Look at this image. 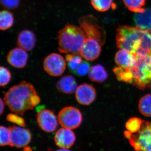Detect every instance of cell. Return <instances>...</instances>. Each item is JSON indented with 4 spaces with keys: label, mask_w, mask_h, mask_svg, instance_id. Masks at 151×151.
<instances>
[{
    "label": "cell",
    "mask_w": 151,
    "mask_h": 151,
    "mask_svg": "<svg viewBox=\"0 0 151 151\" xmlns=\"http://www.w3.org/2000/svg\"><path fill=\"white\" fill-rule=\"evenodd\" d=\"M4 100L12 112L20 116H24L27 111L33 109L40 102L33 85L24 81L5 93Z\"/></svg>",
    "instance_id": "cell-1"
},
{
    "label": "cell",
    "mask_w": 151,
    "mask_h": 151,
    "mask_svg": "<svg viewBox=\"0 0 151 151\" xmlns=\"http://www.w3.org/2000/svg\"><path fill=\"white\" fill-rule=\"evenodd\" d=\"M86 39V35L80 27L68 24L58 34V50L66 54H80Z\"/></svg>",
    "instance_id": "cell-2"
},
{
    "label": "cell",
    "mask_w": 151,
    "mask_h": 151,
    "mask_svg": "<svg viewBox=\"0 0 151 151\" xmlns=\"http://www.w3.org/2000/svg\"><path fill=\"white\" fill-rule=\"evenodd\" d=\"M144 29L138 27L122 26L117 29L116 43L120 49H125L136 54L144 35Z\"/></svg>",
    "instance_id": "cell-3"
},
{
    "label": "cell",
    "mask_w": 151,
    "mask_h": 151,
    "mask_svg": "<svg viewBox=\"0 0 151 151\" xmlns=\"http://www.w3.org/2000/svg\"><path fill=\"white\" fill-rule=\"evenodd\" d=\"M136 55V63L129 68L132 75V84L142 90L151 88V53Z\"/></svg>",
    "instance_id": "cell-4"
},
{
    "label": "cell",
    "mask_w": 151,
    "mask_h": 151,
    "mask_svg": "<svg viewBox=\"0 0 151 151\" xmlns=\"http://www.w3.org/2000/svg\"><path fill=\"white\" fill-rule=\"evenodd\" d=\"M134 151H151V123L144 121L141 129L135 134L124 132Z\"/></svg>",
    "instance_id": "cell-5"
},
{
    "label": "cell",
    "mask_w": 151,
    "mask_h": 151,
    "mask_svg": "<svg viewBox=\"0 0 151 151\" xmlns=\"http://www.w3.org/2000/svg\"><path fill=\"white\" fill-rule=\"evenodd\" d=\"M78 22L80 27L86 35V38L96 40L102 45L105 43L106 32L95 17L92 15L81 17L78 20Z\"/></svg>",
    "instance_id": "cell-6"
},
{
    "label": "cell",
    "mask_w": 151,
    "mask_h": 151,
    "mask_svg": "<svg viewBox=\"0 0 151 151\" xmlns=\"http://www.w3.org/2000/svg\"><path fill=\"white\" fill-rule=\"evenodd\" d=\"M82 120L83 117L80 110L72 106L63 108L58 114L60 124L63 127L71 130L79 127Z\"/></svg>",
    "instance_id": "cell-7"
},
{
    "label": "cell",
    "mask_w": 151,
    "mask_h": 151,
    "mask_svg": "<svg viewBox=\"0 0 151 151\" xmlns=\"http://www.w3.org/2000/svg\"><path fill=\"white\" fill-rule=\"evenodd\" d=\"M66 63L62 55L56 53H52L45 58L43 61L44 70L49 75L59 76L64 73Z\"/></svg>",
    "instance_id": "cell-8"
},
{
    "label": "cell",
    "mask_w": 151,
    "mask_h": 151,
    "mask_svg": "<svg viewBox=\"0 0 151 151\" xmlns=\"http://www.w3.org/2000/svg\"><path fill=\"white\" fill-rule=\"evenodd\" d=\"M37 120L41 129L48 133L54 132L59 122L54 113L47 109L40 110L37 115Z\"/></svg>",
    "instance_id": "cell-9"
},
{
    "label": "cell",
    "mask_w": 151,
    "mask_h": 151,
    "mask_svg": "<svg viewBox=\"0 0 151 151\" xmlns=\"http://www.w3.org/2000/svg\"><path fill=\"white\" fill-rule=\"evenodd\" d=\"M11 133L10 145L17 148L26 147L31 141L32 135L29 130L21 127H9Z\"/></svg>",
    "instance_id": "cell-10"
},
{
    "label": "cell",
    "mask_w": 151,
    "mask_h": 151,
    "mask_svg": "<svg viewBox=\"0 0 151 151\" xmlns=\"http://www.w3.org/2000/svg\"><path fill=\"white\" fill-rule=\"evenodd\" d=\"M102 46L101 44L96 40L86 38L80 55L86 60L93 61L100 56Z\"/></svg>",
    "instance_id": "cell-11"
},
{
    "label": "cell",
    "mask_w": 151,
    "mask_h": 151,
    "mask_svg": "<svg viewBox=\"0 0 151 151\" xmlns=\"http://www.w3.org/2000/svg\"><path fill=\"white\" fill-rule=\"evenodd\" d=\"M97 96L96 90L92 85L83 84L78 86L75 92L76 98L81 105H88L92 104Z\"/></svg>",
    "instance_id": "cell-12"
},
{
    "label": "cell",
    "mask_w": 151,
    "mask_h": 151,
    "mask_svg": "<svg viewBox=\"0 0 151 151\" xmlns=\"http://www.w3.org/2000/svg\"><path fill=\"white\" fill-rule=\"evenodd\" d=\"M76 139L72 130L64 127L58 130L54 136L55 144L60 148L69 149L73 145Z\"/></svg>",
    "instance_id": "cell-13"
},
{
    "label": "cell",
    "mask_w": 151,
    "mask_h": 151,
    "mask_svg": "<svg viewBox=\"0 0 151 151\" xmlns=\"http://www.w3.org/2000/svg\"><path fill=\"white\" fill-rule=\"evenodd\" d=\"M28 55L26 51L20 47H17L10 50L7 56L9 64L16 68H24L27 63Z\"/></svg>",
    "instance_id": "cell-14"
},
{
    "label": "cell",
    "mask_w": 151,
    "mask_h": 151,
    "mask_svg": "<svg viewBox=\"0 0 151 151\" xmlns=\"http://www.w3.org/2000/svg\"><path fill=\"white\" fill-rule=\"evenodd\" d=\"M36 38L34 33L29 30H24L19 34L17 38V46L26 51H29L34 48Z\"/></svg>",
    "instance_id": "cell-15"
},
{
    "label": "cell",
    "mask_w": 151,
    "mask_h": 151,
    "mask_svg": "<svg viewBox=\"0 0 151 151\" xmlns=\"http://www.w3.org/2000/svg\"><path fill=\"white\" fill-rule=\"evenodd\" d=\"M115 59L119 67L125 68L133 67L137 61L136 55L125 49H120L117 52Z\"/></svg>",
    "instance_id": "cell-16"
},
{
    "label": "cell",
    "mask_w": 151,
    "mask_h": 151,
    "mask_svg": "<svg viewBox=\"0 0 151 151\" xmlns=\"http://www.w3.org/2000/svg\"><path fill=\"white\" fill-rule=\"evenodd\" d=\"M77 87L75 78L71 75L63 76L56 84L58 90L60 93L66 94H71L75 93Z\"/></svg>",
    "instance_id": "cell-17"
},
{
    "label": "cell",
    "mask_w": 151,
    "mask_h": 151,
    "mask_svg": "<svg viewBox=\"0 0 151 151\" xmlns=\"http://www.w3.org/2000/svg\"><path fill=\"white\" fill-rule=\"evenodd\" d=\"M134 20L137 27L142 29L151 30V8L142 13H136Z\"/></svg>",
    "instance_id": "cell-18"
},
{
    "label": "cell",
    "mask_w": 151,
    "mask_h": 151,
    "mask_svg": "<svg viewBox=\"0 0 151 151\" xmlns=\"http://www.w3.org/2000/svg\"><path fill=\"white\" fill-rule=\"evenodd\" d=\"M88 76L90 80L94 82H104L108 78V73L105 68L100 64L93 65L90 68Z\"/></svg>",
    "instance_id": "cell-19"
},
{
    "label": "cell",
    "mask_w": 151,
    "mask_h": 151,
    "mask_svg": "<svg viewBox=\"0 0 151 151\" xmlns=\"http://www.w3.org/2000/svg\"><path fill=\"white\" fill-rule=\"evenodd\" d=\"M151 53V30L144 29V35L139 47L135 55Z\"/></svg>",
    "instance_id": "cell-20"
},
{
    "label": "cell",
    "mask_w": 151,
    "mask_h": 151,
    "mask_svg": "<svg viewBox=\"0 0 151 151\" xmlns=\"http://www.w3.org/2000/svg\"><path fill=\"white\" fill-rule=\"evenodd\" d=\"M14 23L13 14L9 11L3 10L0 13V29L5 31L12 27Z\"/></svg>",
    "instance_id": "cell-21"
},
{
    "label": "cell",
    "mask_w": 151,
    "mask_h": 151,
    "mask_svg": "<svg viewBox=\"0 0 151 151\" xmlns=\"http://www.w3.org/2000/svg\"><path fill=\"white\" fill-rule=\"evenodd\" d=\"M127 9L136 13H142L145 9L143 8L146 4V0H123Z\"/></svg>",
    "instance_id": "cell-22"
},
{
    "label": "cell",
    "mask_w": 151,
    "mask_h": 151,
    "mask_svg": "<svg viewBox=\"0 0 151 151\" xmlns=\"http://www.w3.org/2000/svg\"><path fill=\"white\" fill-rule=\"evenodd\" d=\"M140 112L144 116L151 117V94H148L142 97L139 103Z\"/></svg>",
    "instance_id": "cell-23"
},
{
    "label": "cell",
    "mask_w": 151,
    "mask_h": 151,
    "mask_svg": "<svg viewBox=\"0 0 151 151\" xmlns=\"http://www.w3.org/2000/svg\"><path fill=\"white\" fill-rule=\"evenodd\" d=\"M65 60L68 62V66L71 73L75 74L76 69L82 62V57L80 54L68 53L65 55Z\"/></svg>",
    "instance_id": "cell-24"
},
{
    "label": "cell",
    "mask_w": 151,
    "mask_h": 151,
    "mask_svg": "<svg viewBox=\"0 0 151 151\" xmlns=\"http://www.w3.org/2000/svg\"><path fill=\"white\" fill-rule=\"evenodd\" d=\"M113 71L119 81L127 83H132V75L129 68H125L122 67H116Z\"/></svg>",
    "instance_id": "cell-25"
},
{
    "label": "cell",
    "mask_w": 151,
    "mask_h": 151,
    "mask_svg": "<svg viewBox=\"0 0 151 151\" xmlns=\"http://www.w3.org/2000/svg\"><path fill=\"white\" fill-rule=\"evenodd\" d=\"M144 121L138 118H132L126 124V129L131 134H135L141 129Z\"/></svg>",
    "instance_id": "cell-26"
},
{
    "label": "cell",
    "mask_w": 151,
    "mask_h": 151,
    "mask_svg": "<svg viewBox=\"0 0 151 151\" xmlns=\"http://www.w3.org/2000/svg\"><path fill=\"white\" fill-rule=\"evenodd\" d=\"M113 0H91V4L96 10L105 12L111 8Z\"/></svg>",
    "instance_id": "cell-27"
},
{
    "label": "cell",
    "mask_w": 151,
    "mask_h": 151,
    "mask_svg": "<svg viewBox=\"0 0 151 151\" xmlns=\"http://www.w3.org/2000/svg\"><path fill=\"white\" fill-rule=\"evenodd\" d=\"M0 145L1 146L10 145L11 133L9 128L1 126L0 128Z\"/></svg>",
    "instance_id": "cell-28"
},
{
    "label": "cell",
    "mask_w": 151,
    "mask_h": 151,
    "mask_svg": "<svg viewBox=\"0 0 151 151\" xmlns=\"http://www.w3.org/2000/svg\"><path fill=\"white\" fill-rule=\"evenodd\" d=\"M12 78V74L8 68L4 66L0 68V85L4 86L9 83Z\"/></svg>",
    "instance_id": "cell-29"
},
{
    "label": "cell",
    "mask_w": 151,
    "mask_h": 151,
    "mask_svg": "<svg viewBox=\"0 0 151 151\" xmlns=\"http://www.w3.org/2000/svg\"><path fill=\"white\" fill-rule=\"evenodd\" d=\"M16 113H9L7 115L6 119L9 122L17 124L19 127H25L26 124L24 119Z\"/></svg>",
    "instance_id": "cell-30"
},
{
    "label": "cell",
    "mask_w": 151,
    "mask_h": 151,
    "mask_svg": "<svg viewBox=\"0 0 151 151\" xmlns=\"http://www.w3.org/2000/svg\"><path fill=\"white\" fill-rule=\"evenodd\" d=\"M90 65L89 63L86 61H82L76 69L75 74L79 76H83L89 73Z\"/></svg>",
    "instance_id": "cell-31"
},
{
    "label": "cell",
    "mask_w": 151,
    "mask_h": 151,
    "mask_svg": "<svg viewBox=\"0 0 151 151\" xmlns=\"http://www.w3.org/2000/svg\"><path fill=\"white\" fill-rule=\"evenodd\" d=\"M20 0H1V5L8 9H14L19 5Z\"/></svg>",
    "instance_id": "cell-32"
},
{
    "label": "cell",
    "mask_w": 151,
    "mask_h": 151,
    "mask_svg": "<svg viewBox=\"0 0 151 151\" xmlns=\"http://www.w3.org/2000/svg\"><path fill=\"white\" fill-rule=\"evenodd\" d=\"M2 100V99H1V109H0V111H1V115L4 112V103Z\"/></svg>",
    "instance_id": "cell-33"
},
{
    "label": "cell",
    "mask_w": 151,
    "mask_h": 151,
    "mask_svg": "<svg viewBox=\"0 0 151 151\" xmlns=\"http://www.w3.org/2000/svg\"><path fill=\"white\" fill-rule=\"evenodd\" d=\"M23 151H33L32 149L29 147H25Z\"/></svg>",
    "instance_id": "cell-34"
},
{
    "label": "cell",
    "mask_w": 151,
    "mask_h": 151,
    "mask_svg": "<svg viewBox=\"0 0 151 151\" xmlns=\"http://www.w3.org/2000/svg\"><path fill=\"white\" fill-rule=\"evenodd\" d=\"M55 151H70L68 149L60 148L57 150Z\"/></svg>",
    "instance_id": "cell-35"
}]
</instances>
